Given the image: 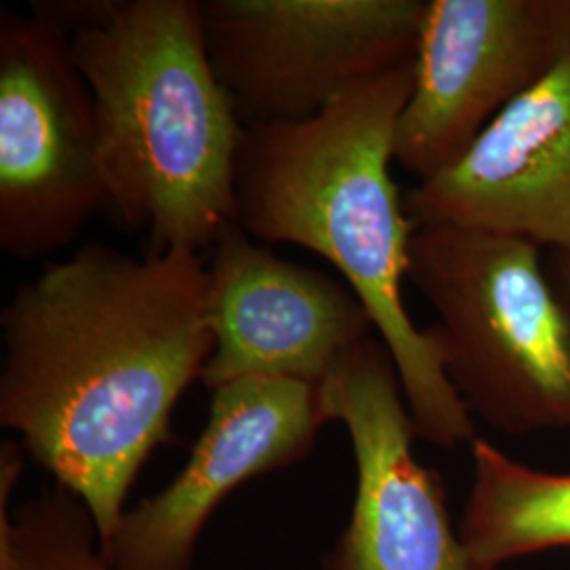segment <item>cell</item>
<instances>
[{
    "label": "cell",
    "instance_id": "6da1fadb",
    "mask_svg": "<svg viewBox=\"0 0 570 570\" xmlns=\"http://www.w3.org/2000/svg\"><path fill=\"white\" fill-rule=\"evenodd\" d=\"M0 425L89 511L106 548L214 353L204 254L87 244L0 313Z\"/></svg>",
    "mask_w": 570,
    "mask_h": 570
},
{
    "label": "cell",
    "instance_id": "7a4b0ae2",
    "mask_svg": "<svg viewBox=\"0 0 570 570\" xmlns=\"http://www.w3.org/2000/svg\"><path fill=\"white\" fill-rule=\"evenodd\" d=\"M412 85L414 60L353 87L315 119L245 127L237 225L256 242L306 247L341 273L387 346L416 435L454 450L478 438L473 416L404 305L416 228L391 164Z\"/></svg>",
    "mask_w": 570,
    "mask_h": 570
},
{
    "label": "cell",
    "instance_id": "3957f363",
    "mask_svg": "<svg viewBox=\"0 0 570 570\" xmlns=\"http://www.w3.org/2000/svg\"><path fill=\"white\" fill-rule=\"evenodd\" d=\"M30 7L66 30L91 91L110 212L150 252L212 247L237 223L245 125L209 63L199 0Z\"/></svg>",
    "mask_w": 570,
    "mask_h": 570
},
{
    "label": "cell",
    "instance_id": "277c9868",
    "mask_svg": "<svg viewBox=\"0 0 570 570\" xmlns=\"http://www.w3.org/2000/svg\"><path fill=\"white\" fill-rule=\"evenodd\" d=\"M407 279L440 317L428 334L471 416L508 435L570 428V306L543 273L541 247L423 226Z\"/></svg>",
    "mask_w": 570,
    "mask_h": 570
},
{
    "label": "cell",
    "instance_id": "5b68a950",
    "mask_svg": "<svg viewBox=\"0 0 570 570\" xmlns=\"http://www.w3.org/2000/svg\"><path fill=\"white\" fill-rule=\"evenodd\" d=\"M110 209L96 106L66 30L0 18V249L20 261L72 244Z\"/></svg>",
    "mask_w": 570,
    "mask_h": 570
},
{
    "label": "cell",
    "instance_id": "8992f818",
    "mask_svg": "<svg viewBox=\"0 0 570 570\" xmlns=\"http://www.w3.org/2000/svg\"><path fill=\"white\" fill-rule=\"evenodd\" d=\"M428 0H199L214 75L245 127L303 122L414 60Z\"/></svg>",
    "mask_w": 570,
    "mask_h": 570
},
{
    "label": "cell",
    "instance_id": "52a82bcc",
    "mask_svg": "<svg viewBox=\"0 0 570 570\" xmlns=\"http://www.w3.org/2000/svg\"><path fill=\"white\" fill-rule=\"evenodd\" d=\"M569 56L570 0H428L395 164L435 176Z\"/></svg>",
    "mask_w": 570,
    "mask_h": 570
},
{
    "label": "cell",
    "instance_id": "ba28073f",
    "mask_svg": "<svg viewBox=\"0 0 570 570\" xmlns=\"http://www.w3.org/2000/svg\"><path fill=\"white\" fill-rule=\"evenodd\" d=\"M355 456L348 524L322 570H478L452 527L438 475L414 454L416 429L387 346L367 338L322 385Z\"/></svg>",
    "mask_w": 570,
    "mask_h": 570
},
{
    "label": "cell",
    "instance_id": "9c48e42d",
    "mask_svg": "<svg viewBox=\"0 0 570 570\" xmlns=\"http://www.w3.org/2000/svg\"><path fill=\"white\" fill-rule=\"evenodd\" d=\"M330 421L322 387L244 379L212 391L183 471L125 511L104 558L117 570H190L205 524L245 482L303 461Z\"/></svg>",
    "mask_w": 570,
    "mask_h": 570
},
{
    "label": "cell",
    "instance_id": "30bf717a",
    "mask_svg": "<svg viewBox=\"0 0 570 570\" xmlns=\"http://www.w3.org/2000/svg\"><path fill=\"white\" fill-rule=\"evenodd\" d=\"M209 391L244 379H292L322 387L370 338L366 306L341 279L296 265L228 225L212 245Z\"/></svg>",
    "mask_w": 570,
    "mask_h": 570
},
{
    "label": "cell",
    "instance_id": "8fae6325",
    "mask_svg": "<svg viewBox=\"0 0 570 570\" xmlns=\"http://www.w3.org/2000/svg\"><path fill=\"white\" fill-rule=\"evenodd\" d=\"M404 205L414 228L456 226L570 254V56Z\"/></svg>",
    "mask_w": 570,
    "mask_h": 570
},
{
    "label": "cell",
    "instance_id": "7c38bea8",
    "mask_svg": "<svg viewBox=\"0 0 570 570\" xmlns=\"http://www.w3.org/2000/svg\"><path fill=\"white\" fill-rule=\"evenodd\" d=\"M469 449L473 482L459 534L475 569L570 548V473L530 468L480 435Z\"/></svg>",
    "mask_w": 570,
    "mask_h": 570
},
{
    "label": "cell",
    "instance_id": "4fadbf2b",
    "mask_svg": "<svg viewBox=\"0 0 570 570\" xmlns=\"http://www.w3.org/2000/svg\"><path fill=\"white\" fill-rule=\"evenodd\" d=\"M0 570L117 569L104 558L87 508L53 484L0 518Z\"/></svg>",
    "mask_w": 570,
    "mask_h": 570
},
{
    "label": "cell",
    "instance_id": "5bb4252c",
    "mask_svg": "<svg viewBox=\"0 0 570 570\" xmlns=\"http://www.w3.org/2000/svg\"><path fill=\"white\" fill-rule=\"evenodd\" d=\"M560 273H562V279H564V287L569 292L570 301V254H560Z\"/></svg>",
    "mask_w": 570,
    "mask_h": 570
}]
</instances>
